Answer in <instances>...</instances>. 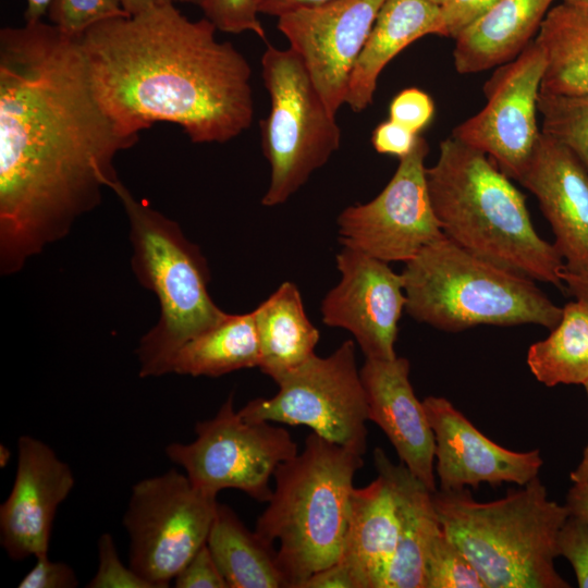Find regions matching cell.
Here are the masks:
<instances>
[{
  "mask_svg": "<svg viewBox=\"0 0 588 588\" xmlns=\"http://www.w3.org/2000/svg\"><path fill=\"white\" fill-rule=\"evenodd\" d=\"M100 103L79 37L42 21L0 30V273L69 234L137 143Z\"/></svg>",
  "mask_w": 588,
  "mask_h": 588,
  "instance_id": "cell-1",
  "label": "cell"
},
{
  "mask_svg": "<svg viewBox=\"0 0 588 588\" xmlns=\"http://www.w3.org/2000/svg\"><path fill=\"white\" fill-rule=\"evenodd\" d=\"M217 30L168 0L79 36L95 93L123 134L169 122L195 144H223L250 127L252 68Z\"/></svg>",
  "mask_w": 588,
  "mask_h": 588,
  "instance_id": "cell-2",
  "label": "cell"
},
{
  "mask_svg": "<svg viewBox=\"0 0 588 588\" xmlns=\"http://www.w3.org/2000/svg\"><path fill=\"white\" fill-rule=\"evenodd\" d=\"M426 179L448 238L497 266L564 289L561 255L535 230L525 195L485 152L448 137Z\"/></svg>",
  "mask_w": 588,
  "mask_h": 588,
  "instance_id": "cell-3",
  "label": "cell"
},
{
  "mask_svg": "<svg viewBox=\"0 0 588 588\" xmlns=\"http://www.w3.org/2000/svg\"><path fill=\"white\" fill-rule=\"evenodd\" d=\"M443 531L474 565L487 588H569L555 569L556 538L569 516L548 497L539 477L490 502L467 488L437 489Z\"/></svg>",
  "mask_w": 588,
  "mask_h": 588,
  "instance_id": "cell-4",
  "label": "cell"
},
{
  "mask_svg": "<svg viewBox=\"0 0 588 588\" xmlns=\"http://www.w3.org/2000/svg\"><path fill=\"white\" fill-rule=\"evenodd\" d=\"M363 465L362 454L313 431L302 453L277 467L255 531L279 542L277 562L287 588H303L313 574L339 561L354 477Z\"/></svg>",
  "mask_w": 588,
  "mask_h": 588,
  "instance_id": "cell-5",
  "label": "cell"
},
{
  "mask_svg": "<svg viewBox=\"0 0 588 588\" xmlns=\"http://www.w3.org/2000/svg\"><path fill=\"white\" fill-rule=\"evenodd\" d=\"M109 188L128 219L133 272L142 286L156 294L160 305L158 322L136 348L139 376L171 373L179 350L219 323L228 313L211 299L207 260L181 226L135 198L119 179Z\"/></svg>",
  "mask_w": 588,
  "mask_h": 588,
  "instance_id": "cell-6",
  "label": "cell"
},
{
  "mask_svg": "<svg viewBox=\"0 0 588 588\" xmlns=\"http://www.w3.org/2000/svg\"><path fill=\"white\" fill-rule=\"evenodd\" d=\"M405 311L436 329L538 324L553 329L562 308L525 275L497 266L445 235L405 262Z\"/></svg>",
  "mask_w": 588,
  "mask_h": 588,
  "instance_id": "cell-7",
  "label": "cell"
},
{
  "mask_svg": "<svg viewBox=\"0 0 588 588\" xmlns=\"http://www.w3.org/2000/svg\"><path fill=\"white\" fill-rule=\"evenodd\" d=\"M270 111L261 121L270 184L261 204L285 203L339 149L341 131L304 63L289 47L269 45L261 58Z\"/></svg>",
  "mask_w": 588,
  "mask_h": 588,
  "instance_id": "cell-8",
  "label": "cell"
},
{
  "mask_svg": "<svg viewBox=\"0 0 588 588\" xmlns=\"http://www.w3.org/2000/svg\"><path fill=\"white\" fill-rule=\"evenodd\" d=\"M171 468L133 487L122 524L128 565L155 588H167L207 543L218 500Z\"/></svg>",
  "mask_w": 588,
  "mask_h": 588,
  "instance_id": "cell-9",
  "label": "cell"
},
{
  "mask_svg": "<svg viewBox=\"0 0 588 588\" xmlns=\"http://www.w3.org/2000/svg\"><path fill=\"white\" fill-rule=\"evenodd\" d=\"M195 434L188 443H169L164 453L195 487L216 494L236 489L268 502L277 467L298 453L287 429L244 419L235 411L233 393L213 417L196 422Z\"/></svg>",
  "mask_w": 588,
  "mask_h": 588,
  "instance_id": "cell-10",
  "label": "cell"
},
{
  "mask_svg": "<svg viewBox=\"0 0 588 588\" xmlns=\"http://www.w3.org/2000/svg\"><path fill=\"white\" fill-rule=\"evenodd\" d=\"M277 384L274 396L247 402L240 415L249 421L306 426L336 444L366 453L368 408L352 340L329 356L315 355Z\"/></svg>",
  "mask_w": 588,
  "mask_h": 588,
  "instance_id": "cell-11",
  "label": "cell"
},
{
  "mask_svg": "<svg viewBox=\"0 0 588 588\" xmlns=\"http://www.w3.org/2000/svg\"><path fill=\"white\" fill-rule=\"evenodd\" d=\"M429 146L418 136L385 187L366 204L346 207L338 217L341 244L385 262L413 258L444 234L434 215L426 179Z\"/></svg>",
  "mask_w": 588,
  "mask_h": 588,
  "instance_id": "cell-12",
  "label": "cell"
},
{
  "mask_svg": "<svg viewBox=\"0 0 588 588\" xmlns=\"http://www.w3.org/2000/svg\"><path fill=\"white\" fill-rule=\"evenodd\" d=\"M544 68L543 50L534 39L514 60L497 66L483 85L486 106L452 131V137L485 152L516 181L541 133L537 111Z\"/></svg>",
  "mask_w": 588,
  "mask_h": 588,
  "instance_id": "cell-13",
  "label": "cell"
},
{
  "mask_svg": "<svg viewBox=\"0 0 588 588\" xmlns=\"http://www.w3.org/2000/svg\"><path fill=\"white\" fill-rule=\"evenodd\" d=\"M385 0H332L278 17L329 110L345 103L350 78Z\"/></svg>",
  "mask_w": 588,
  "mask_h": 588,
  "instance_id": "cell-14",
  "label": "cell"
},
{
  "mask_svg": "<svg viewBox=\"0 0 588 588\" xmlns=\"http://www.w3.org/2000/svg\"><path fill=\"white\" fill-rule=\"evenodd\" d=\"M339 283L321 303L324 324L350 331L366 358L393 359L406 295L402 274L389 262L343 246L336 254Z\"/></svg>",
  "mask_w": 588,
  "mask_h": 588,
  "instance_id": "cell-15",
  "label": "cell"
},
{
  "mask_svg": "<svg viewBox=\"0 0 588 588\" xmlns=\"http://www.w3.org/2000/svg\"><path fill=\"white\" fill-rule=\"evenodd\" d=\"M74 485L71 467L50 445L19 438L14 481L0 506V542L11 560L49 555L54 516Z\"/></svg>",
  "mask_w": 588,
  "mask_h": 588,
  "instance_id": "cell-16",
  "label": "cell"
},
{
  "mask_svg": "<svg viewBox=\"0 0 588 588\" xmlns=\"http://www.w3.org/2000/svg\"><path fill=\"white\" fill-rule=\"evenodd\" d=\"M434 434L436 473L440 489L493 488L503 482L524 486L538 477L543 460L539 450L515 452L481 433L445 397L422 401Z\"/></svg>",
  "mask_w": 588,
  "mask_h": 588,
  "instance_id": "cell-17",
  "label": "cell"
},
{
  "mask_svg": "<svg viewBox=\"0 0 588 588\" xmlns=\"http://www.w3.org/2000/svg\"><path fill=\"white\" fill-rule=\"evenodd\" d=\"M517 181L537 198L564 268L588 273V171L579 159L541 132Z\"/></svg>",
  "mask_w": 588,
  "mask_h": 588,
  "instance_id": "cell-18",
  "label": "cell"
},
{
  "mask_svg": "<svg viewBox=\"0 0 588 588\" xmlns=\"http://www.w3.org/2000/svg\"><path fill=\"white\" fill-rule=\"evenodd\" d=\"M409 370L411 364L405 357L366 358L359 372L368 420L384 432L400 462L434 492V434L422 401L413 390Z\"/></svg>",
  "mask_w": 588,
  "mask_h": 588,
  "instance_id": "cell-19",
  "label": "cell"
},
{
  "mask_svg": "<svg viewBox=\"0 0 588 588\" xmlns=\"http://www.w3.org/2000/svg\"><path fill=\"white\" fill-rule=\"evenodd\" d=\"M373 465L392 489L399 522L397 543L385 588H426L428 554L442 530L433 492L403 463L391 462L381 448L373 451Z\"/></svg>",
  "mask_w": 588,
  "mask_h": 588,
  "instance_id": "cell-20",
  "label": "cell"
},
{
  "mask_svg": "<svg viewBox=\"0 0 588 588\" xmlns=\"http://www.w3.org/2000/svg\"><path fill=\"white\" fill-rule=\"evenodd\" d=\"M399 534L392 489L382 475L354 488L346 535L339 563L355 588H385Z\"/></svg>",
  "mask_w": 588,
  "mask_h": 588,
  "instance_id": "cell-21",
  "label": "cell"
},
{
  "mask_svg": "<svg viewBox=\"0 0 588 588\" xmlns=\"http://www.w3.org/2000/svg\"><path fill=\"white\" fill-rule=\"evenodd\" d=\"M426 35L444 36L441 7L430 0H385L353 69L345 103L354 112L370 106L382 70Z\"/></svg>",
  "mask_w": 588,
  "mask_h": 588,
  "instance_id": "cell-22",
  "label": "cell"
},
{
  "mask_svg": "<svg viewBox=\"0 0 588 588\" xmlns=\"http://www.w3.org/2000/svg\"><path fill=\"white\" fill-rule=\"evenodd\" d=\"M554 0H500L454 39V66L474 74L514 60L534 39Z\"/></svg>",
  "mask_w": 588,
  "mask_h": 588,
  "instance_id": "cell-23",
  "label": "cell"
},
{
  "mask_svg": "<svg viewBox=\"0 0 588 588\" xmlns=\"http://www.w3.org/2000/svg\"><path fill=\"white\" fill-rule=\"evenodd\" d=\"M253 311L259 342L258 368L275 383L316 355L320 333L308 319L294 283H282Z\"/></svg>",
  "mask_w": 588,
  "mask_h": 588,
  "instance_id": "cell-24",
  "label": "cell"
},
{
  "mask_svg": "<svg viewBox=\"0 0 588 588\" xmlns=\"http://www.w3.org/2000/svg\"><path fill=\"white\" fill-rule=\"evenodd\" d=\"M207 546L229 588H287L273 544L250 531L226 504L218 503Z\"/></svg>",
  "mask_w": 588,
  "mask_h": 588,
  "instance_id": "cell-25",
  "label": "cell"
},
{
  "mask_svg": "<svg viewBox=\"0 0 588 588\" xmlns=\"http://www.w3.org/2000/svg\"><path fill=\"white\" fill-rule=\"evenodd\" d=\"M535 41L546 58L540 91L588 95V17L562 2L548 11Z\"/></svg>",
  "mask_w": 588,
  "mask_h": 588,
  "instance_id": "cell-26",
  "label": "cell"
},
{
  "mask_svg": "<svg viewBox=\"0 0 588 588\" xmlns=\"http://www.w3.org/2000/svg\"><path fill=\"white\" fill-rule=\"evenodd\" d=\"M258 365L259 342L254 311L228 314L219 323L179 350L171 373L220 377Z\"/></svg>",
  "mask_w": 588,
  "mask_h": 588,
  "instance_id": "cell-27",
  "label": "cell"
},
{
  "mask_svg": "<svg viewBox=\"0 0 588 588\" xmlns=\"http://www.w3.org/2000/svg\"><path fill=\"white\" fill-rule=\"evenodd\" d=\"M527 365L547 387L585 384L588 381V305L575 299L562 308L551 333L531 344Z\"/></svg>",
  "mask_w": 588,
  "mask_h": 588,
  "instance_id": "cell-28",
  "label": "cell"
},
{
  "mask_svg": "<svg viewBox=\"0 0 588 588\" xmlns=\"http://www.w3.org/2000/svg\"><path fill=\"white\" fill-rule=\"evenodd\" d=\"M541 132L573 151L588 171V95L539 93Z\"/></svg>",
  "mask_w": 588,
  "mask_h": 588,
  "instance_id": "cell-29",
  "label": "cell"
},
{
  "mask_svg": "<svg viewBox=\"0 0 588 588\" xmlns=\"http://www.w3.org/2000/svg\"><path fill=\"white\" fill-rule=\"evenodd\" d=\"M426 588H487L474 565L443 529L428 554Z\"/></svg>",
  "mask_w": 588,
  "mask_h": 588,
  "instance_id": "cell-30",
  "label": "cell"
},
{
  "mask_svg": "<svg viewBox=\"0 0 588 588\" xmlns=\"http://www.w3.org/2000/svg\"><path fill=\"white\" fill-rule=\"evenodd\" d=\"M47 16L65 34L79 37L103 20L130 14L122 0H53Z\"/></svg>",
  "mask_w": 588,
  "mask_h": 588,
  "instance_id": "cell-31",
  "label": "cell"
},
{
  "mask_svg": "<svg viewBox=\"0 0 588 588\" xmlns=\"http://www.w3.org/2000/svg\"><path fill=\"white\" fill-rule=\"evenodd\" d=\"M205 17L218 30L230 34L252 32L262 40L266 32L258 19L256 0H203Z\"/></svg>",
  "mask_w": 588,
  "mask_h": 588,
  "instance_id": "cell-32",
  "label": "cell"
},
{
  "mask_svg": "<svg viewBox=\"0 0 588 588\" xmlns=\"http://www.w3.org/2000/svg\"><path fill=\"white\" fill-rule=\"evenodd\" d=\"M98 566L87 588H155L119 556L113 537L103 532L97 543Z\"/></svg>",
  "mask_w": 588,
  "mask_h": 588,
  "instance_id": "cell-33",
  "label": "cell"
},
{
  "mask_svg": "<svg viewBox=\"0 0 588 588\" xmlns=\"http://www.w3.org/2000/svg\"><path fill=\"white\" fill-rule=\"evenodd\" d=\"M556 548L572 565L578 587L588 588V524L569 515L559 530Z\"/></svg>",
  "mask_w": 588,
  "mask_h": 588,
  "instance_id": "cell-34",
  "label": "cell"
},
{
  "mask_svg": "<svg viewBox=\"0 0 588 588\" xmlns=\"http://www.w3.org/2000/svg\"><path fill=\"white\" fill-rule=\"evenodd\" d=\"M434 103L431 97L418 88L401 90L391 101L389 119L419 134L432 120Z\"/></svg>",
  "mask_w": 588,
  "mask_h": 588,
  "instance_id": "cell-35",
  "label": "cell"
},
{
  "mask_svg": "<svg viewBox=\"0 0 588 588\" xmlns=\"http://www.w3.org/2000/svg\"><path fill=\"white\" fill-rule=\"evenodd\" d=\"M173 583L176 588H229L207 543L185 564Z\"/></svg>",
  "mask_w": 588,
  "mask_h": 588,
  "instance_id": "cell-36",
  "label": "cell"
},
{
  "mask_svg": "<svg viewBox=\"0 0 588 588\" xmlns=\"http://www.w3.org/2000/svg\"><path fill=\"white\" fill-rule=\"evenodd\" d=\"M78 578L66 563L52 561L49 555L36 558L34 567L21 579L19 588H75Z\"/></svg>",
  "mask_w": 588,
  "mask_h": 588,
  "instance_id": "cell-37",
  "label": "cell"
},
{
  "mask_svg": "<svg viewBox=\"0 0 588 588\" xmlns=\"http://www.w3.org/2000/svg\"><path fill=\"white\" fill-rule=\"evenodd\" d=\"M500 0H449L441 7L444 37L455 39L468 25L483 15Z\"/></svg>",
  "mask_w": 588,
  "mask_h": 588,
  "instance_id": "cell-38",
  "label": "cell"
},
{
  "mask_svg": "<svg viewBox=\"0 0 588 588\" xmlns=\"http://www.w3.org/2000/svg\"><path fill=\"white\" fill-rule=\"evenodd\" d=\"M418 136L419 134L389 119L376 126L371 144L377 152L401 159L413 150Z\"/></svg>",
  "mask_w": 588,
  "mask_h": 588,
  "instance_id": "cell-39",
  "label": "cell"
},
{
  "mask_svg": "<svg viewBox=\"0 0 588 588\" xmlns=\"http://www.w3.org/2000/svg\"><path fill=\"white\" fill-rule=\"evenodd\" d=\"M303 588H355L350 573L339 562L313 574Z\"/></svg>",
  "mask_w": 588,
  "mask_h": 588,
  "instance_id": "cell-40",
  "label": "cell"
},
{
  "mask_svg": "<svg viewBox=\"0 0 588 588\" xmlns=\"http://www.w3.org/2000/svg\"><path fill=\"white\" fill-rule=\"evenodd\" d=\"M332 0H256L259 13L280 17L299 9L313 8Z\"/></svg>",
  "mask_w": 588,
  "mask_h": 588,
  "instance_id": "cell-41",
  "label": "cell"
},
{
  "mask_svg": "<svg viewBox=\"0 0 588 588\" xmlns=\"http://www.w3.org/2000/svg\"><path fill=\"white\" fill-rule=\"evenodd\" d=\"M569 515L576 516L588 524V480L573 482L565 498Z\"/></svg>",
  "mask_w": 588,
  "mask_h": 588,
  "instance_id": "cell-42",
  "label": "cell"
},
{
  "mask_svg": "<svg viewBox=\"0 0 588 588\" xmlns=\"http://www.w3.org/2000/svg\"><path fill=\"white\" fill-rule=\"evenodd\" d=\"M560 278L565 290L572 294L575 299L581 301L588 305V273L576 274L563 268L560 271Z\"/></svg>",
  "mask_w": 588,
  "mask_h": 588,
  "instance_id": "cell-43",
  "label": "cell"
},
{
  "mask_svg": "<svg viewBox=\"0 0 588 588\" xmlns=\"http://www.w3.org/2000/svg\"><path fill=\"white\" fill-rule=\"evenodd\" d=\"M52 2L53 0H27V8L24 13L25 23L40 22L48 14Z\"/></svg>",
  "mask_w": 588,
  "mask_h": 588,
  "instance_id": "cell-44",
  "label": "cell"
},
{
  "mask_svg": "<svg viewBox=\"0 0 588 588\" xmlns=\"http://www.w3.org/2000/svg\"><path fill=\"white\" fill-rule=\"evenodd\" d=\"M587 396H588V381L584 384ZM569 478L573 482H579L588 480V442L583 452V457L577 465V467L571 471Z\"/></svg>",
  "mask_w": 588,
  "mask_h": 588,
  "instance_id": "cell-45",
  "label": "cell"
},
{
  "mask_svg": "<svg viewBox=\"0 0 588 588\" xmlns=\"http://www.w3.org/2000/svg\"><path fill=\"white\" fill-rule=\"evenodd\" d=\"M168 0H122L124 10L130 15L138 14L156 4L163 3Z\"/></svg>",
  "mask_w": 588,
  "mask_h": 588,
  "instance_id": "cell-46",
  "label": "cell"
},
{
  "mask_svg": "<svg viewBox=\"0 0 588 588\" xmlns=\"http://www.w3.org/2000/svg\"><path fill=\"white\" fill-rule=\"evenodd\" d=\"M562 2L588 17V0H562Z\"/></svg>",
  "mask_w": 588,
  "mask_h": 588,
  "instance_id": "cell-47",
  "label": "cell"
},
{
  "mask_svg": "<svg viewBox=\"0 0 588 588\" xmlns=\"http://www.w3.org/2000/svg\"><path fill=\"white\" fill-rule=\"evenodd\" d=\"M11 460V451L10 449L4 445L0 444V467L4 468L8 466Z\"/></svg>",
  "mask_w": 588,
  "mask_h": 588,
  "instance_id": "cell-48",
  "label": "cell"
},
{
  "mask_svg": "<svg viewBox=\"0 0 588 588\" xmlns=\"http://www.w3.org/2000/svg\"><path fill=\"white\" fill-rule=\"evenodd\" d=\"M432 1L434 4L439 5V7H442L449 0H430Z\"/></svg>",
  "mask_w": 588,
  "mask_h": 588,
  "instance_id": "cell-49",
  "label": "cell"
}]
</instances>
